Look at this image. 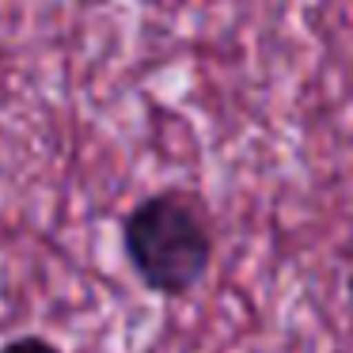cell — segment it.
<instances>
[{"label": "cell", "mask_w": 353, "mask_h": 353, "mask_svg": "<svg viewBox=\"0 0 353 353\" xmlns=\"http://www.w3.org/2000/svg\"><path fill=\"white\" fill-rule=\"evenodd\" d=\"M122 254L148 292L179 300L205 281L213 232L190 194L156 190L122 216Z\"/></svg>", "instance_id": "cell-1"}, {"label": "cell", "mask_w": 353, "mask_h": 353, "mask_svg": "<svg viewBox=\"0 0 353 353\" xmlns=\"http://www.w3.org/2000/svg\"><path fill=\"white\" fill-rule=\"evenodd\" d=\"M0 353H61V345H54L42 334H19V338L0 345Z\"/></svg>", "instance_id": "cell-2"}, {"label": "cell", "mask_w": 353, "mask_h": 353, "mask_svg": "<svg viewBox=\"0 0 353 353\" xmlns=\"http://www.w3.org/2000/svg\"><path fill=\"white\" fill-rule=\"evenodd\" d=\"M350 307H353V277H350Z\"/></svg>", "instance_id": "cell-3"}]
</instances>
